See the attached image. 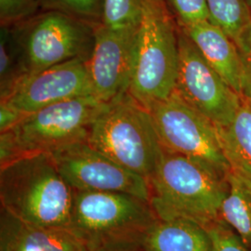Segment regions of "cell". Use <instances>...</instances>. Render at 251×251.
<instances>
[{"instance_id":"cell-1","label":"cell","mask_w":251,"mask_h":251,"mask_svg":"<svg viewBox=\"0 0 251 251\" xmlns=\"http://www.w3.org/2000/svg\"><path fill=\"white\" fill-rule=\"evenodd\" d=\"M74 194L50 153L26 154L1 165L2 209L27 225L69 230Z\"/></svg>"},{"instance_id":"cell-2","label":"cell","mask_w":251,"mask_h":251,"mask_svg":"<svg viewBox=\"0 0 251 251\" xmlns=\"http://www.w3.org/2000/svg\"><path fill=\"white\" fill-rule=\"evenodd\" d=\"M150 205L159 220H187L208 228L223 221L227 179L176 152L161 149L150 177Z\"/></svg>"},{"instance_id":"cell-3","label":"cell","mask_w":251,"mask_h":251,"mask_svg":"<svg viewBox=\"0 0 251 251\" xmlns=\"http://www.w3.org/2000/svg\"><path fill=\"white\" fill-rule=\"evenodd\" d=\"M179 60V32L165 0H142L128 93L147 110L168 98L176 88Z\"/></svg>"},{"instance_id":"cell-4","label":"cell","mask_w":251,"mask_h":251,"mask_svg":"<svg viewBox=\"0 0 251 251\" xmlns=\"http://www.w3.org/2000/svg\"><path fill=\"white\" fill-rule=\"evenodd\" d=\"M107 105L95 96L66 100L28 114L0 136L1 165L88 140L90 127Z\"/></svg>"},{"instance_id":"cell-5","label":"cell","mask_w":251,"mask_h":251,"mask_svg":"<svg viewBox=\"0 0 251 251\" xmlns=\"http://www.w3.org/2000/svg\"><path fill=\"white\" fill-rule=\"evenodd\" d=\"M88 143L147 179L161 152L150 112L127 92L108 102L90 127Z\"/></svg>"},{"instance_id":"cell-6","label":"cell","mask_w":251,"mask_h":251,"mask_svg":"<svg viewBox=\"0 0 251 251\" xmlns=\"http://www.w3.org/2000/svg\"><path fill=\"white\" fill-rule=\"evenodd\" d=\"M157 220L150 202L117 192L75 191L69 231L87 250L139 243Z\"/></svg>"},{"instance_id":"cell-7","label":"cell","mask_w":251,"mask_h":251,"mask_svg":"<svg viewBox=\"0 0 251 251\" xmlns=\"http://www.w3.org/2000/svg\"><path fill=\"white\" fill-rule=\"evenodd\" d=\"M12 25L23 78L74 59L88 60L96 26L54 10H43Z\"/></svg>"},{"instance_id":"cell-8","label":"cell","mask_w":251,"mask_h":251,"mask_svg":"<svg viewBox=\"0 0 251 251\" xmlns=\"http://www.w3.org/2000/svg\"><path fill=\"white\" fill-rule=\"evenodd\" d=\"M163 149L184 155L223 179L231 171L216 126L174 91L148 108Z\"/></svg>"},{"instance_id":"cell-9","label":"cell","mask_w":251,"mask_h":251,"mask_svg":"<svg viewBox=\"0 0 251 251\" xmlns=\"http://www.w3.org/2000/svg\"><path fill=\"white\" fill-rule=\"evenodd\" d=\"M50 154L74 191L125 193L150 202L148 179L113 161L87 140L64 145Z\"/></svg>"},{"instance_id":"cell-10","label":"cell","mask_w":251,"mask_h":251,"mask_svg":"<svg viewBox=\"0 0 251 251\" xmlns=\"http://www.w3.org/2000/svg\"><path fill=\"white\" fill-rule=\"evenodd\" d=\"M179 50V70L174 91L216 126L228 125L239 108L242 95L206 62L181 30Z\"/></svg>"},{"instance_id":"cell-11","label":"cell","mask_w":251,"mask_h":251,"mask_svg":"<svg viewBox=\"0 0 251 251\" xmlns=\"http://www.w3.org/2000/svg\"><path fill=\"white\" fill-rule=\"evenodd\" d=\"M138 27L113 29L102 24L95 26L87 65L94 96L103 102L128 92L134 73Z\"/></svg>"},{"instance_id":"cell-12","label":"cell","mask_w":251,"mask_h":251,"mask_svg":"<svg viewBox=\"0 0 251 251\" xmlns=\"http://www.w3.org/2000/svg\"><path fill=\"white\" fill-rule=\"evenodd\" d=\"M87 61L74 59L25 76L1 104L26 116L66 100L94 96Z\"/></svg>"},{"instance_id":"cell-13","label":"cell","mask_w":251,"mask_h":251,"mask_svg":"<svg viewBox=\"0 0 251 251\" xmlns=\"http://www.w3.org/2000/svg\"><path fill=\"white\" fill-rule=\"evenodd\" d=\"M179 29L197 46L200 53L233 90L242 95V69L233 39L211 21L199 22Z\"/></svg>"},{"instance_id":"cell-14","label":"cell","mask_w":251,"mask_h":251,"mask_svg":"<svg viewBox=\"0 0 251 251\" xmlns=\"http://www.w3.org/2000/svg\"><path fill=\"white\" fill-rule=\"evenodd\" d=\"M69 230L27 225L2 209L0 251H86Z\"/></svg>"},{"instance_id":"cell-15","label":"cell","mask_w":251,"mask_h":251,"mask_svg":"<svg viewBox=\"0 0 251 251\" xmlns=\"http://www.w3.org/2000/svg\"><path fill=\"white\" fill-rule=\"evenodd\" d=\"M144 251H213L205 227L187 220L157 219L143 234Z\"/></svg>"},{"instance_id":"cell-16","label":"cell","mask_w":251,"mask_h":251,"mask_svg":"<svg viewBox=\"0 0 251 251\" xmlns=\"http://www.w3.org/2000/svg\"><path fill=\"white\" fill-rule=\"evenodd\" d=\"M216 129L231 171L251 180V98L242 95L232 121L228 125L216 126Z\"/></svg>"},{"instance_id":"cell-17","label":"cell","mask_w":251,"mask_h":251,"mask_svg":"<svg viewBox=\"0 0 251 251\" xmlns=\"http://www.w3.org/2000/svg\"><path fill=\"white\" fill-rule=\"evenodd\" d=\"M227 182L228 193L222 205L221 218L251 251V180L231 171Z\"/></svg>"},{"instance_id":"cell-18","label":"cell","mask_w":251,"mask_h":251,"mask_svg":"<svg viewBox=\"0 0 251 251\" xmlns=\"http://www.w3.org/2000/svg\"><path fill=\"white\" fill-rule=\"evenodd\" d=\"M210 21L222 28L233 42L251 25L247 0H206Z\"/></svg>"},{"instance_id":"cell-19","label":"cell","mask_w":251,"mask_h":251,"mask_svg":"<svg viewBox=\"0 0 251 251\" xmlns=\"http://www.w3.org/2000/svg\"><path fill=\"white\" fill-rule=\"evenodd\" d=\"M0 78L1 99L6 97L23 78L17 48L8 25L1 27Z\"/></svg>"},{"instance_id":"cell-20","label":"cell","mask_w":251,"mask_h":251,"mask_svg":"<svg viewBox=\"0 0 251 251\" xmlns=\"http://www.w3.org/2000/svg\"><path fill=\"white\" fill-rule=\"evenodd\" d=\"M38 8L65 13L97 25L102 23L104 0H37Z\"/></svg>"},{"instance_id":"cell-21","label":"cell","mask_w":251,"mask_h":251,"mask_svg":"<svg viewBox=\"0 0 251 251\" xmlns=\"http://www.w3.org/2000/svg\"><path fill=\"white\" fill-rule=\"evenodd\" d=\"M142 0H104L102 25L113 29L139 26Z\"/></svg>"},{"instance_id":"cell-22","label":"cell","mask_w":251,"mask_h":251,"mask_svg":"<svg viewBox=\"0 0 251 251\" xmlns=\"http://www.w3.org/2000/svg\"><path fill=\"white\" fill-rule=\"evenodd\" d=\"M213 245V251H250L238 234L224 221L206 228Z\"/></svg>"},{"instance_id":"cell-23","label":"cell","mask_w":251,"mask_h":251,"mask_svg":"<svg viewBox=\"0 0 251 251\" xmlns=\"http://www.w3.org/2000/svg\"><path fill=\"white\" fill-rule=\"evenodd\" d=\"M176 12L179 25L210 21L206 0H169Z\"/></svg>"},{"instance_id":"cell-24","label":"cell","mask_w":251,"mask_h":251,"mask_svg":"<svg viewBox=\"0 0 251 251\" xmlns=\"http://www.w3.org/2000/svg\"><path fill=\"white\" fill-rule=\"evenodd\" d=\"M37 0H0L1 25H12L36 13Z\"/></svg>"},{"instance_id":"cell-25","label":"cell","mask_w":251,"mask_h":251,"mask_svg":"<svg viewBox=\"0 0 251 251\" xmlns=\"http://www.w3.org/2000/svg\"><path fill=\"white\" fill-rule=\"evenodd\" d=\"M242 69V95L251 99V25L234 41Z\"/></svg>"},{"instance_id":"cell-26","label":"cell","mask_w":251,"mask_h":251,"mask_svg":"<svg viewBox=\"0 0 251 251\" xmlns=\"http://www.w3.org/2000/svg\"><path fill=\"white\" fill-rule=\"evenodd\" d=\"M0 131L6 130L16 125L19 121L24 118L25 115L18 112L13 108L9 107L5 104H0Z\"/></svg>"},{"instance_id":"cell-27","label":"cell","mask_w":251,"mask_h":251,"mask_svg":"<svg viewBox=\"0 0 251 251\" xmlns=\"http://www.w3.org/2000/svg\"><path fill=\"white\" fill-rule=\"evenodd\" d=\"M86 251H144L139 243H122L100 247L93 250H86Z\"/></svg>"},{"instance_id":"cell-28","label":"cell","mask_w":251,"mask_h":251,"mask_svg":"<svg viewBox=\"0 0 251 251\" xmlns=\"http://www.w3.org/2000/svg\"><path fill=\"white\" fill-rule=\"evenodd\" d=\"M247 2H248V5H249V7H250V9H251V0H247Z\"/></svg>"}]
</instances>
